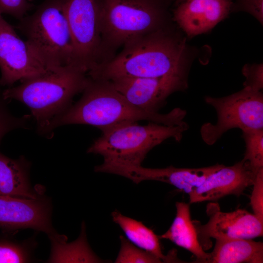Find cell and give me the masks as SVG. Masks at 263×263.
I'll use <instances>...</instances> for the list:
<instances>
[{"instance_id":"obj_16","label":"cell","mask_w":263,"mask_h":263,"mask_svg":"<svg viewBox=\"0 0 263 263\" xmlns=\"http://www.w3.org/2000/svg\"><path fill=\"white\" fill-rule=\"evenodd\" d=\"M175 206V217L168 230L159 238L169 240L189 251L196 258L195 262L207 263L209 253L204 250L199 241L195 225L191 219L189 204L177 202Z\"/></svg>"},{"instance_id":"obj_20","label":"cell","mask_w":263,"mask_h":263,"mask_svg":"<svg viewBox=\"0 0 263 263\" xmlns=\"http://www.w3.org/2000/svg\"><path fill=\"white\" fill-rule=\"evenodd\" d=\"M242 133L245 145L243 159L257 173L263 169V129H246L242 131Z\"/></svg>"},{"instance_id":"obj_18","label":"cell","mask_w":263,"mask_h":263,"mask_svg":"<svg viewBox=\"0 0 263 263\" xmlns=\"http://www.w3.org/2000/svg\"><path fill=\"white\" fill-rule=\"evenodd\" d=\"M207 263H263V244L252 239L216 240Z\"/></svg>"},{"instance_id":"obj_7","label":"cell","mask_w":263,"mask_h":263,"mask_svg":"<svg viewBox=\"0 0 263 263\" xmlns=\"http://www.w3.org/2000/svg\"><path fill=\"white\" fill-rule=\"evenodd\" d=\"M205 102L212 106L217 114L215 124L206 123L200 129L204 142L215 144L227 131L239 128L263 129V95L261 91L244 88L222 97L206 96Z\"/></svg>"},{"instance_id":"obj_6","label":"cell","mask_w":263,"mask_h":263,"mask_svg":"<svg viewBox=\"0 0 263 263\" xmlns=\"http://www.w3.org/2000/svg\"><path fill=\"white\" fill-rule=\"evenodd\" d=\"M66 0H45L17 28L39 60L49 70L75 65L74 49L63 11Z\"/></svg>"},{"instance_id":"obj_11","label":"cell","mask_w":263,"mask_h":263,"mask_svg":"<svg viewBox=\"0 0 263 263\" xmlns=\"http://www.w3.org/2000/svg\"><path fill=\"white\" fill-rule=\"evenodd\" d=\"M222 164L199 168H179L169 166L165 168H148L139 166H96L97 172L111 173L126 177L135 184L152 180L173 186L188 195L199 187L211 173Z\"/></svg>"},{"instance_id":"obj_1","label":"cell","mask_w":263,"mask_h":263,"mask_svg":"<svg viewBox=\"0 0 263 263\" xmlns=\"http://www.w3.org/2000/svg\"><path fill=\"white\" fill-rule=\"evenodd\" d=\"M110 60L89 71L93 79L187 76L185 45L166 26L130 41Z\"/></svg>"},{"instance_id":"obj_3","label":"cell","mask_w":263,"mask_h":263,"mask_svg":"<svg viewBox=\"0 0 263 263\" xmlns=\"http://www.w3.org/2000/svg\"><path fill=\"white\" fill-rule=\"evenodd\" d=\"M89 78L86 72L70 65L24 79L4 89L1 94L5 100L14 99L26 105L38 132L48 134L51 123L72 106L73 98L83 91Z\"/></svg>"},{"instance_id":"obj_4","label":"cell","mask_w":263,"mask_h":263,"mask_svg":"<svg viewBox=\"0 0 263 263\" xmlns=\"http://www.w3.org/2000/svg\"><path fill=\"white\" fill-rule=\"evenodd\" d=\"M99 0L101 64L130 41L168 26L173 0Z\"/></svg>"},{"instance_id":"obj_27","label":"cell","mask_w":263,"mask_h":263,"mask_svg":"<svg viewBox=\"0 0 263 263\" xmlns=\"http://www.w3.org/2000/svg\"><path fill=\"white\" fill-rule=\"evenodd\" d=\"M231 10L246 12L263 23V0H236Z\"/></svg>"},{"instance_id":"obj_2","label":"cell","mask_w":263,"mask_h":263,"mask_svg":"<svg viewBox=\"0 0 263 263\" xmlns=\"http://www.w3.org/2000/svg\"><path fill=\"white\" fill-rule=\"evenodd\" d=\"M89 78L80 99L51 123L49 133L56 128L70 124L89 125L101 130L142 120L168 126L186 123L184 110L176 108L167 113L148 112L130 103L111 81Z\"/></svg>"},{"instance_id":"obj_19","label":"cell","mask_w":263,"mask_h":263,"mask_svg":"<svg viewBox=\"0 0 263 263\" xmlns=\"http://www.w3.org/2000/svg\"><path fill=\"white\" fill-rule=\"evenodd\" d=\"M112 217L133 244L155 255L163 263L179 262L174 251L167 255L163 254L159 237L142 223L123 215L117 210L112 212Z\"/></svg>"},{"instance_id":"obj_23","label":"cell","mask_w":263,"mask_h":263,"mask_svg":"<svg viewBox=\"0 0 263 263\" xmlns=\"http://www.w3.org/2000/svg\"><path fill=\"white\" fill-rule=\"evenodd\" d=\"M2 93V92H1ZM0 93V142L9 132L28 126L29 116L16 117L12 115L6 106L4 100Z\"/></svg>"},{"instance_id":"obj_24","label":"cell","mask_w":263,"mask_h":263,"mask_svg":"<svg viewBox=\"0 0 263 263\" xmlns=\"http://www.w3.org/2000/svg\"><path fill=\"white\" fill-rule=\"evenodd\" d=\"M245 78L244 87L261 91L263 87V65L261 64H246L242 69Z\"/></svg>"},{"instance_id":"obj_12","label":"cell","mask_w":263,"mask_h":263,"mask_svg":"<svg viewBox=\"0 0 263 263\" xmlns=\"http://www.w3.org/2000/svg\"><path fill=\"white\" fill-rule=\"evenodd\" d=\"M51 206L48 199L0 195V228L8 231L31 228L56 235L51 222Z\"/></svg>"},{"instance_id":"obj_13","label":"cell","mask_w":263,"mask_h":263,"mask_svg":"<svg viewBox=\"0 0 263 263\" xmlns=\"http://www.w3.org/2000/svg\"><path fill=\"white\" fill-rule=\"evenodd\" d=\"M207 223L195 226L198 236L216 240L253 239L263 235V222L246 210L237 209L232 212L221 211L218 204H209Z\"/></svg>"},{"instance_id":"obj_22","label":"cell","mask_w":263,"mask_h":263,"mask_svg":"<svg viewBox=\"0 0 263 263\" xmlns=\"http://www.w3.org/2000/svg\"><path fill=\"white\" fill-rule=\"evenodd\" d=\"M119 239L120 250L114 263H163L160 259L136 246L123 236L120 235Z\"/></svg>"},{"instance_id":"obj_29","label":"cell","mask_w":263,"mask_h":263,"mask_svg":"<svg viewBox=\"0 0 263 263\" xmlns=\"http://www.w3.org/2000/svg\"><path fill=\"white\" fill-rule=\"evenodd\" d=\"M29 0V1H31V0Z\"/></svg>"},{"instance_id":"obj_10","label":"cell","mask_w":263,"mask_h":263,"mask_svg":"<svg viewBox=\"0 0 263 263\" xmlns=\"http://www.w3.org/2000/svg\"><path fill=\"white\" fill-rule=\"evenodd\" d=\"M115 89L134 106L150 113H159L167 98L188 87L187 76L159 77H121L110 80Z\"/></svg>"},{"instance_id":"obj_8","label":"cell","mask_w":263,"mask_h":263,"mask_svg":"<svg viewBox=\"0 0 263 263\" xmlns=\"http://www.w3.org/2000/svg\"><path fill=\"white\" fill-rule=\"evenodd\" d=\"M63 11L68 24L75 65L88 73L102 61L99 0H66Z\"/></svg>"},{"instance_id":"obj_17","label":"cell","mask_w":263,"mask_h":263,"mask_svg":"<svg viewBox=\"0 0 263 263\" xmlns=\"http://www.w3.org/2000/svg\"><path fill=\"white\" fill-rule=\"evenodd\" d=\"M29 167L23 156L13 159L0 152V195L38 198L29 182Z\"/></svg>"},{"instance_id":"obj_28","label":"cell","mask_w":263,"mask_h":263,"mask_svg":"<svg viewBox=\"0 0 263 263\" xmlns=\"http://www.w3.org/2000/svg\"><path fill=\"white\" fill-rule=\"evenodd\" d=\"M185 0H175V1L176 2V3L178 4L183 1H184Z\"/></svg>"},{"instance_id":"obj_21","label":"cell","mask_w":263,"mask_h":263,"mask_svg":"<svg viewBox=\"0 0 263 263\" xmlns=\"http://www.w3.org/2000/svg\"><path fill=\"white\" fill-rule=\"evenodd\" d=\"M33 240L22 242L0 240V263H29L35 244Z\"/></svg>"},{"instance_id":"obj_5","label":"cell","mask_w":263,"mask_h":263,"mask_svg":"<svg viewBox=\"0 0 263 263\" xmlns=\"http://www.w3.org/2000/svg\"><path fill=\"white\" fill-rule=\"evenodd\" d=\"M188 128L187 123L173 126L125 123L102 129L101 135L87 152L102 156L104 165L139 166L154 147L169 138L180 142Z\"/></svg>"},{"instance_id":"obj_25","label":"cell","mask_w":263,"mask_h":263,"mask_svg":"<svg viewBox=\"0 0 263 263\" xmlns=\"http://www.w3.org/2000/svg\"><path fill=\"white\" fill-rule=\"evenodd\" d=\"M250 197V205L254 214L263 222V169L256 174Z\"/></svg>"},{"instance_id":"obj_26","label":"cell","mask_w":263,"mask_h":263,"mask_svg":"<svg viewBox=\"0 0 263 263\" xmlns=\"http://www.w3.org/2000/svg\"><path fill=\"white\" fill-rule=\"evenodd\" d=\"M33 6L28 0H0V14H8L20 20Z\"/></svg>"},{"instance_id":"obj_15","label":"cell","mask_w":263,"mask_h":263,"mask_svg":"<svg viewBox=\"0 0 263 263\" xmlns=\"http://www.w3.org/2000/svg\"><path fill=\"white\" fill-rule=\"evenodd\" d=\"M232 4V0H187L178 4L173 19L188 36H195L225 18Z\"/></svg>"},{"instance_id":"obj_14","label":"cell","mask_w":263,"mask_h":263,"mask_svg":"<svg viewBox=\"0 0 263 263\" xmlns=\"http://www.w3.org/2000/svg\"><path fill=\"white\" fill-rule=\"evenodd\" d=\"M257 173L244 159L231 166L222 165L189 194V203L215 201L228 195L239 196L253 185Z\"/></svg>"},{"instance_id":"obj_9","label":"cell","mask_w":263,"mask_h":263,"mask_svg":"<svg viewBox=\"0 0 263 263\" xmlns=\"http://www.w3.org/2000/svg\"><path fill=\"white\" fill-rule=\"evenodd\" d=\"M0 86L12 85L48 70L27 41L0 14Z\"/></svg>"}]
</instances>
